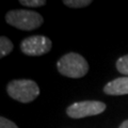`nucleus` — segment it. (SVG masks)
<instances>
[{"label": "nucleus", "mask_w": 128, "mask_h": 128, "mask_svg": "<svg viewBox=\"0 0 128 128\" xmlns=\"http://www.w3.org/2000/svg\"><path fill=\"white\" fill-rule=\"evenodd\" d=\"M52 43L44 35H33L26 38L20 43V49L27 56H42L49 52Z\"/></svg>", "instance_id": "obj_5"}, {"label": "nucleus", "mask_w": 128, "mask_h": 128, "mask_svg": "<svg viewBox=\"0 0 128 128\" xmlns=\"http://www.w3.org/2000/svg\"><path fill=\"white\" fill-rule=\"evenodd\" d=\"M0 128H18L16 126V124L13 123L10 120L1 116L0 118Z\"/></svg>", "instance_id": "obj_11"}, {"label": "nucleus", "mask_w": 128, "mask_h": 128, "mask_svg": "<svg viewBox=\"0 0 128 128\" xmlns=\"http://www.w3.org/2000/svg\"><path fill=\"white\" fill-rule=\"evenodd\" d=\"M116 68L121 74L128 77V54L123 56L116 61Z\"/></svg>", "instance_id": "obj_8"}, {"label": "nucleus", "mask_w": 128, "mask_h": 128, "mask_svg": "<svg viewBox=\"0 0 128 128\" xmlns=\"http://www.w3.org/2000/svg\"><path fill=\"white\" fill-rule=\"evenodd\" d=\"M106 104L97 100H86L78 102L70 105L66 109V113L70 118H82L86 116H93L99 113H102L106 110Z\"/></svg>", "instance_id": "obj_4"}, {"label": "nucleus", "mask_w": 128, "mask_h": 128, "mask_svg": "<svg viewBox=\"0 0 128 128\" xmlns=\"http://www.w3.org/2000/svg\"><path fill=\"white\" fill-rule=\"evenodd\" d=\"M59 73L70 78H81L89 72L86 60L76 52H70L60 58L57 63Z\"/></svg>", "instance_id": "obj_1"}, {"label": "nucleus", "mask_w": 128, "mask_h": 128, "mask_svg": "<svg viewBox=\"0 0 128 128\" xmlns=\"http://www.w3.org/2000/svg\"><path fill=\"white\" fill-rule=\"evenodd\" d=\"M22 6H31V8H38V6H43L46 4L45 0H20L19 1Z\"/></svg>", "instance_id": "obj_10"}, {"label": "nucleus", "mask_w": 128, "mask_h": 128, "mask_svg": "<svg viewBox=\"0 0 128 128\" xmlns=\"http://www.w3.org/2000/svg\"><path fill=\"white\" fill-rule=\"evenodd\" d=\"M92 1L91 0H65L64 4L70 6V8H74V9H80V8H84L91 4Z\"/></svg>", "instance_id": "obj_9"}, {"label": "nucleus", "mask_w": 128, "mask_h": 128, "mask_svg": "<svg viewBox=\"0 0 128 128\" xmlns=\"http://www.w3.org/2000/svg\"><path fill=\"white\" fill-rule=\"evenodd\" d=\"M6 91L13 99L24 104L33 102L40 95V88L36 82L29 79L12 80L6 86Z\"/></svg>", "instance_id": "obj_2"}, {"label": "nucleus", "mask_w": 128, "mask_h": 128, "mask_svg": "<svg viewBox=\"0 0 128 128\" xmlns=\"http://www.w3.org/2000/svg\"><path fill=\"white\" fill-rule=\"evenodd\" d=\"M6 22L17 29L30 31L42 26L44 19L38 12L28 10H14L6 15Z\"/></svg>", "instance_id": "obj_3"}, {"label": "nucleus", "mask_w": 128, "mask_h": 128, "mask_svg": "<svg viewBox=\"0 0 128 128\" xmlns=\"http://www.w3.org/2000/svg\"><path fill=\"white\" fill-rule=\"evenodd\" d=\"M14 48L13 43L6 36H1L0 38V57H4V56H8Z\"/></svg>", "instance_id": "obj_7"}, {"label": "nucleus", "mask_w": 128, "mask_h": 128, "mask_svg": "<svg viewBox=\"0 0 128 128\" xmlns=\"http://www.w3.org/2000/svg\"><path fill=\"white\" fill-rule=\"evenodd\" d=\"M120 128H128V120H126V121H124L121 126H120Z\"/></svg>", "instance_id": "obj_12"}, {"label": "nucleus", "mask_w": 128, "mask_h": 128, "mask_svg": "<svg viewBox=\"0 0 128 128\" xmlns=\"http://www.w3.org/2000/svg\"><path fill=\"white\" fill-rule=\"evenodd\" d=\"M108 95H126L128 94V77H120L108 82L104 88Z\"/></svg>", "instance_id": "obj_6"}]
</instances>
